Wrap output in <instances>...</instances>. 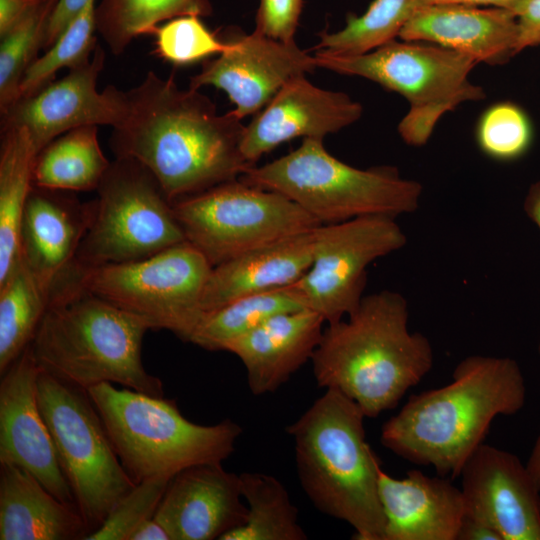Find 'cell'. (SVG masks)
Wrapping results in <instances>:
<instances>
[{
    "mask_svg": "<svg viewBox=\"0 0 540 540\" xmlns=\"http://www.w3.org/2000/svg\"><path fill=\"white\" fill-rule=\"evenodd\" d=\"M126 94L111 149L144 165L171 202L238 179L252 166L241 152L242 119L233 110L218 114L209 97L180 88L174 74L150 71Z\"/></svg>",
    "mask_w": 540,
    "mask_h": 540,
    "instance_id": "1",
    "label": "cell"
},
{
    "mask_svg": "<svg viewBox=\"0 0 540 540\" xmlns=\"http://www.w3.org/2000/svg\"><path fill=\"white\" fill-rule=\"evenodd\" d=\"M525 400V380L514 359L468 356L456 365L449 384L411 395L383 424L380 442L409 462L455 478L492 421L518 413Z\"/></svg>",
    "mask_w": 540,
    "mask_h": 540,
    "instance_id": "2",
    "label": "cell"
},
{
    "mask_svg": "<svg viewBox=\"0 0 540 540\" xmlns=\"http://www.w3.org/2000/svg\"><path fill=\"white\" fill-rule=\"evenodd\" d=\"M408 321L400 293L364 295L353 313L324 328L311 359L318 386L343 393L368 418L395 408L434 363L429 339Z\"/></svg>",
    "mask_w": 540,
    "mask_h": 540,
    "instance_id": "3",
    "label": "cell"
},
{
    "mask_svg": "<svg viewBox=\"0 0 540 540\" xmlns=\"http://www.w3.org/2000/svg\"><path fill=\"white\" fill-rule=\"evenodd\" d=\"M148 330L144 319L60 280L31 348L42 371L85 390L108 382L163 397L162 381L142 363Z\"/></svg>",
    "mask_w": 540,
    "mask_h": 540,
    "instance_id": "4",
    "label": "cell"
},
{
    "mask_svg": "<svg viewBox=\"0 0 540 540\" xmlns=\"http://www.w3.org/2000/svg\"><path fill=\"white\" fill-rule=\"evenodd\" d=\"M325 390L286 428L294 440L300 484L320 512L353 527L354 539L383 540L381 465L366 441V416L343 393Z\"/></svg>",
    "mask_w": 540,
    "mask_h": 540,
    "instance_id": "5",
    "label": "cell"
},
{
    "mask_svg": "<svg viewBox=\"0 0 540 540\" xmlns=\"http://www.w3.org/2000/svg\"><path fill=\"white\" fill-rule=\"evenodd\" d=\"M88 393L131 480L169 476L200 464L219 463L242 433L231 419L201 425L186 419L176 401L101 383Z\"/></svg>",
    "mask_w": 540,
    "mask_h": 540,
    "instance_id": "6",
    "label": "cell"
},
{
    "mask_svg": "<svg viewBox=\"0 0 540 540\" xmlns=\"http://www.w3.org/2000/svg\"><path fill=\"white\" fill-rule=\"evenodd\" d=\"M239 179L286 196L321 224L410 214L423 192L419 182L402 177L394 166L353 167L331 155L323 139L313 138L269 163L250 166Z\"/></svg>",
    "mask_w": 540,
    "mask_h": 540,
    "instance_id": "7",
    "label": "cell"
},
{
    "mask_svg": "<svg viewBox=\"0 0 540 540\" xmlns=\"http://www.w3.org/2000/svg\"><path fill=\"white\" fill-rule=\"evenodd\" d=\"M314 59L316 67L368 79L405 97L409 110L398 133L411 146L425 145L445 113L486 97L469 78L478 63L473 57L425 41L394 39L363 54L315 53Z\"/></svg>",
    "mask_w": 540,
    "mask_h": 540,
    "instance_id": "8",
    "label": "cell"
},
{
    "mask_svg": "<svg viewBox=\"0 0 540 540\" xmlns=\"http://www.w3.org/2000/svg\"><path fill=\"white\" fill-rule=\"evenodd\" d=\"M212 266L187 241L152 256L84 269L68 267L63 280L168 330L188 342L205 313L201 300Z\"/></svg>",
    "mask_w": 540,
    "mask_h": 540,
    "instance_id": "9",
    "label": "cell"
},
{
    "mask_svg": "<svg viewBox=\"0 0 540 540\" xmlns=\"http://www.w3.org/2000/svg\"><path fill=\"white\" fill-rule=\"evenodd\" d=\"M37 400L62 472L91 533L136 484L123 468L87 390L41 370Z\"/></svg>",
    "mask_w": 540,
    "mask_h": 540,
    "instance_id": "10",
    "label": "cell"
},
{
    "mask_svg": "<svg viewBox=\"0 0 540 540\" xmlns=\"http://www.w3.org/2000/svg\"><path fill=\"white\" fill-rule=\"evenodd\" d=\"M96 191L93 221L69 267L135 261L186 241L172 202L137 160L116 157Z\"/></svg>",
    "mask_w": 540,
    "mask_h": 540,
    "instance_id": "11",
    "label": "cell"
},
{
    "mask_svg": "<svg viewBox=\"0 0 540 540\" xmlns=\"http://www.w3.org/2000/svg\"><path fill=\"white\" fill-rule=\"evenodd\" d=\"M186 241L212 267L322 225L286 196L235 179L172 202Z\"/></svg>",
    "mask_w": 540,
    "mask_h": 540,
    "instance_id": "12",
    "label": "cell"
},
{
    "mask_svg": "<svg viewBox=\"0 0 540 540\" xmlns=\"http://www.w3.org/2000/svg\"><path fill=\"white\" fill-rule=\"evenodd\" d=\"M397 218L371 215L314 229L313 261L296 282L307 307L326 324L346 318L359 306L367 268L403 248L407 237Z\"/></svg>",
    "mask_w": 540,
    "mask_h": 540,
    "instance_id": "13",
    "label": "cell"
},
{
    "mask_svg": "<svg viewBox=\"0 0 540 540\" xmlns=\"http://www.w3.org/2000/svg\"><path fill=\"white\" fill-rule=\"evenodd\" d=\"M105 62L99 44L92 55L37 93L18 99L1 114V130L25 127L37 154L60 135L86 125L117 126L127 111V94L113 85L96 89Z\"/></svg>",
    "mask_w": 540,
    "mask_h": 540,
    "instance_id": "14",
    "label": "cell"
},
{
    "mask_svg": "<svg viewBox=\"0 0 540 540\" xmlns=\"http://www.w3.org/2000/svg\"><path fill=\"white\" fill-rule=\"evenodd\" d=\"M223 38L227 48L217 58L203 61L201 71L190 78L189 88L223 90L240 119L256 115L289 80L317 68L314 55L295 41L281 42L256 30L251 34L235 31Z\"/></svg>",
    "mask_w": 540,
    "mask_h": 540,
    "instance_id": "15",
    "label": "cell"
},
{
    "mask_svg": "<svg viewBox=\"0 0 540 540\" xmlns=\"http://www.w3.org/2000/svg\"><path fill=\"white\" fill-rule=\"evenodd\" d=\"M40 371L30 344L1 374L0 464L26 469L59 500L76 506L39 409Z\"/></svg>",
    "mask_w": 540,
    "mask_h": 540,
    "instance_id": "16",
    "label": "cell"
},
{
    "mask_svg": "<svg viewBox=\"0 0 540 540\" xmlns=\"http://www.w3.org/2000/svg\"><path fill=\"white\" fill-rule=\"evenodd\" d=\"M459 476L466 514L491 525L502 540H540V489L515 454L482 443Z\"/></svg>",
    "mask_w": 540,
    "mask_h": 540,
    "instance_id": "17",
    "label": "cell"
},
{
    "mask_svg": "<svg viewBox=\"0 0 540 540\" xmlns=\"http://www.w3.org/2000/svg\"><path fill=\"white\" fill-rule=\"evenodd\" d=\"M363 107L341 91L313 85L305 75L289 80L245 125L241 152L255 163L277 146L297 137L324 139L358 121Z\"/></svg>",
    "mask_w": 540,
    "mask_h": 540,
    "instance_id": "18",
    "label": "cell"
},
{
    "mask_svg": "<svg viewBox=\"0 0 540 540\" xmlns=\"http://www.w3.org/2000/svg\"><path fill=\"white\" fill-rule=\"evenodd\" d=\"M240 476L222 463L189 467L170 481L155 512L171 540H214L243 525Z\"/></svg>",
    "mask_w": 540,
    "mask_h": 540,
    "instance_id": "19",
    "label": "cell"
},
{
    "mask_svg": "<svg viewBox=\"0 0 540 540\" xmlns=\"http://www.w3.org/2000/svg\"><path fill=\"white\" fill-rule=\"evenodd\" d=\"M94 213V200L83 203L69 191L33 185L20 226V261L52 289L72 264Z\"/></svg>",
    "mask_w": 540,
    "mask_h": 540,
    "instance_id": "20",
    "label": "cell"
},
{
    "mask_svg": "<svg viewBox=\"0 0 540 540\" xmlns=\"http://www.w3.org/2000/svg\"><path fill=\"white\" fill-rule=\"evenodd\" d=\"M378 490L385 517L383 540H456L466 505L461 488L449 479L420 470L397 479L381 468Z\"/></svg>",
    "mask_w": 540,
    "mask_h": 540,
    "instance_id": "21",
    "label": "cell"
},
{
    "mask_svg": "<svg viewBox=\"0 0 540 540\" xmlns=\"http://www.w3.org/2000/svg\"><path fill=\"white\" fill-rule=\"evenodd\" d=\"M405 41H425L500 65L517 54L518 25L507 9L467 5L419 7L399 33Z\"/></svg>",
    "mask_w": 540,
    "mask_h": 540,
    "instance_id": "22",
    "label": "cell"
},
{
    "mask_svg": "<svg viewBox=\"0 0 540 540\" xmlns=\"http://www.w3.org/2000/svg\"><path fill=\"white\" fill-rule=\"evenodd\" d=\"M324 324L309 308L280 313L231 341L225 351L243 363L254 395L273 393L312 359Z\"/></svg>",
    "mask_w": 540,
    "mask_h": 540,
    "instance_id": "23",
    "label": "cell"
},
{
    "mask_svg": "<svg viewBox=\"0 0 540 540\" xmlns=\"http://www.w3.org/2000/svg\"><path fill=\"white\" fill-rule=\"evenodd\" d=\"M314 230L281 239L212 267L201 308L217 309L239 297L298 282L313 261Z\"/></svg>",
    "mask_w": 540,
    "mask_h": 540,
    "instance_id": "24",
    "label": "cell"
},
{
    "mask_svg": "<svg viewBox=\"0 0 540 540\" xmlns=\"http://www.w3.org/2000/svg\"><path fill=\"white\" fill-rule=\"evenodd\" d=\"M77 506L62 502L26 469L0 464L1 540H85Z\"/></svg>",
    "mask_w": 540,
    "mask_h": 540,
    "instance_id": "25",
    "label": "cell"
},
{
    "mask_svg": "<svg viewBox=\"0 0 540 540\" xmlns=\"http://www.w3.org/2000/svg\"><path fill=\"white\" fill-rule=\"evenodd\" d=\"M37 152L25 127L1 130L0 285L20 263L19 234Z\"/></svg>",
    "mask_w": 540,
    "mask_h": 540,
    "instance_id": "26",
    "label": "cell"
},
{
    "mask_svg": "<svg viewBox=\"0 0 540 540\" xmlns=\"http://www.w3.org/2000/svg\"><path fill=\"white\" fill-rule=\"evenodd\" d=\"M96 125L74 128L50 142L36 156L33 185L69 192L96 190L110 162Z\"/></svg>",
    "mask_w": 540,
    "mask_h": 540,
    "instance_id": "27",
    "label": "cell"
},
{
    "mask_svg": "<svg viewBox=\"0 0 540 540\" xmlns=\"http://www.w3.org/2000/svg\"><path fill=\"white\" fill-rule=\"evenodd\" d=\"M304 308L308 307L296 284L245 295L205 312L188 342L209 351H225L231 341L269 318Z\"/></svg>",
    "mask_w": 540,
    "mask_h": 540,
    "instance_id": "28",
    "label": "cell"
},
{
    "mask_svg": "<svg viewBox=\"0 0 540 540\" xmlns=\"http://www.w3.org/2000/svg\"><path fill=\"white\" fill-rule=\"evenodd\" d=\"M241 494L247 503L243 525L225 533L219 540H305L298 523V510L287 489L275 477L261 472L239 474Z\"/></svg>",
    "mask_w": 540,
    "mask_h": 540,
    "instance_id": "29",
    "label": "cell"
},
{
    "mask_svg": "<svg viewBox=\"0 0 540 540\" xmlns=\"http://www.w3.org/2000/svg\"><path fill=\"white\" fill-rule=\"evenodd\" d=\"M51 292L21 261L0 285V374L31 344Z\"/></svg>",
    "mask_w": 540,
    "mask_h": 540,
    "instance_id": "30",
    "label": "cell"
},
{
    "mask_svg": "<svg viewBox=\"0 0 540 540\" xmlns=\"http://www.w3.org/2000/svg\"><path fill=\"white\" fill-rule=\"evenodd\" d=\"M212 13L211 0H100L95 10L96 30L112 54L120 55L132 40L151 35L163 21Z\"/></svg>",
    "mask_w": 540,
    "mask_h": 540,
    "instance_id": "31",
    "label": "cell"
},
{
    "mask_svg": "<svg viewBox=\"0 0 540 540\" xmlns=\"http://www.w3.org/2000/svg\"><path fill=\"white\" fill-rule=\"evenodd\" d=\"M417 9L415 0H374L361 16L348 15L343 29L322 32L315 53L346 56L370 52L399 37Z\"/></svg>",
    "mask_w": 540,
    "mask_h": 540,
    "instance_id": "32",
    "label": "cell"
},
{
    "mask_svg": "<svg viewBox=\"0 0 540 540\" xmlns=\"http://www.w3.org/2000/svg\"><path fill=\"white\" fill-rule=\"evenodd\" d=\"M58 0H42L27 12L0 43V112L17 100L19 87L30 64L42 49L43 36Z\"/></svg>",
    "mask_w": 540,
    "mask_h": 540,
    "instance_id": "33",
    "label": "cell"
},
{
    "mask_svg": "<svg viewBox=\"0 0 540 540\" xmlns=\"http://www.w3.org/2000/svg\"><path fill=\"white\" fill-rule=\"evenodd\" d=\"M95 10L96 0H88L46 53L30 64L20 83L18 99L37 93L53 81L57 71L70 69L92 55L98 44Z\"/></svg>",
    "mask_w": 540,
    "mask_h": 540,
    "instance_id": "34",
    "label": "cell"
},
{
    "mask_svg": "<svg viewBox=\"0 0 540 540\" xmlns=\"http://www.w3.org/2000/svg\"><path fill=\"white\" fill-rule=\"evenodd\" d=\"M480 150L498 161H511L524 155L532 142V126L522 108L512 102L488 107L476 128Z\"/></svg>",
    "mask_w": 540,
    "mask_h": 540,
    "instance_id": "35",
    "label": "cell"
},
{
    "mask_svg": "<svg viewBox=\"0 0 540 540\" xmlns=\"http://www.w3.org/2000/svg\"><path fill=\"white\" fill-rule=\"evenodd\" d=\"M151 35L155 36V54L178 66L219 55L228 45L223 37L211 32L195 15L173 18L157 26Z\"/></svg>",
    "mask_w": 540,
    "mask_h": 540,
    "instance_id": "36",
    "label": "cell"
},
{
    "mask_svg": "<svg viewBox=\"0 0 540 540\" xmlns=\"http://www.w3.org/2000/svg\"><path fill=\"white\" fill-rule=\"evenodd\" d=\"M172 478L159 476L137 483L85 540H129L138 526L154 517Z\"/></svg>",
    "mask_w": 540,
    "mask_h": 540,
    "instance_id": "37",
    "label": "cell"
},
{
    "mask_svg": "<svg viewBox=\"0 0 540 540\" xmlns=\"http://www.w3.org/2000/svg\"><path fill=\"white\" fill-rule=\"evenodd\" d=\"M303 0H259L255 30L269 38L293 42Z\"/></svg>",
    "mask_w": 540,
    "mask_h": 540,
    "instance_id": "38",
    "label": "cell"
},
{
    "mask_svg": "<svg viewBox=\"0 0 540 540\" xmlns=\"http://www.w3.org/2000/svg\"><path fill=\"white\" fill-rule=\"evenodd\" d=\"M513 13L517 19V54L540 46V0H521Z\"/></svg>",
    "mask_w": 540,
    "mask_h": 540,
    "instance_id": "39",
    "label": "cell"
},
{
    "mask_svg": "<svg viewBox=\"0 0 540 540\" xmlns=\"http://www.w3.org/2000/svg\"><path fill=\"white\" fill-rule=\"evenodd\" d=\"M88 0H58L43 36L42 49H48Z\"/></svg>",
    "mask_w": 540,
    "mask_h": 540,
    "instance_id": "40",
    "label": "cell"
},
{
    "mask_svg": "<svg viewBox=\"0 0 540 540\" xmlns=\"http://www.w3.org/2000/svg\"><path fill=\"white\" fill-rule=\"evenodd\" d=\"M42 0H0V37Z\"/></svg>",
    "mask_w": 540,
    "mask_h": 540,
    "instance_id": "41",
    "label": "cell"
},
{
    "mask_svg": "<svg viewBox=\"0 0 540 540\" xmlns=\"http://www.w3.org/2000/svg\"><path fill=\"white\" fill-rule=\"evenodd\" d=\"M456 540H502V538L491 525L465 513Z\"/></svg>",
    "mask_w": 540,
    "mask_h": 540,
    "instance_id": "42",
    "label": "cell"
},
{
    "mask_svg": "<svg viewBox=\"0 0 540 540\" xmlns=\"http://www.w3.org/2000/svg\"><path fill=\"white\" fill-rule=\"evenodd\" d=\"M417 7L429 5H467L477 7H496L514 11L521 0H415Z\"/></svg>",
    "mask_w": 540,
    "mask_h": 540,
    "instance_id": "43",
    "label": "cell"
},
{
    "mask_svg": "<svg viewBox=\"0 0 540 540\" xmlns=\"http://www.w3.org/2000/svg\"><path fill=\"white\" fill-rule=\"evenodd\" d=\"M129 540H171L166 529L153 518L143 522L130 536Z\"/></svg>",
    "mask_w": 540,
    "mask_h": 540,
    "instance_id": "44",
    "label": "cell"
},
{
    "mask_svg": "<svg viewBox=\"0 0 540 540\" xmlns=\"http://www.w3.org/2000/svg\"><path fill=\"white\" fill-rule=\"evenodd\" d=\"M523 207L526 215L540 230V181L533 183L529 187ZM538 351L540 354V342Z\"/></svg>",
    "mask_w": 540,
    "mask_h": 540,
    "instance_id": "45",
    "label": "cell"
},
{
    "mask_svg": "<svg viewBox=\"0 0 540 540\" xmlns=\"http://www.w3.org/2000/svg\"><path fill=\"white\" fill-rule=\"evenodd\" d=\"M526 467L531 474L534 482L540 489V433L537 436L535 443L532 447L529 459L526 463Z\"/></svg>",
    "mask_w": 540,
    "mask_h": 540,
    "instance_id": "46",
    "label": "cell"
}]
</instances>
